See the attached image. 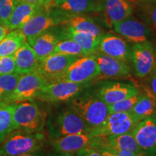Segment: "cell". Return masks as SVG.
Wrapping results in <instances>:
<instances>
[{
  "instance_id": "39",
  "label": "cell",
  "mask_w": 156,
  "mask_h": 156,
  "mask_svg": "<svg viewBox=\"0 0 156 156\" xmlns=\"http://www.w3.org/2000/svg\"><path fill=\"white\" fill-rule=\"evenodd\" d=\"M9 31L10 30H9L7 27H5V25L0 24V41H1L2 39L5 36V35L7 34Z\"/></svg>"
},
{
  "instance_id": "26",
  "label": "cell",
  "mask_w": 156,
  "mask_h": 156,
  "mask_svg": "<svg viewBox=\"0 0 156 156\" xmlns=\"http://www.w3.org/2000/svg\"><path fill=\"white\" fill-rule=\"evenodd\" d=\"M15 103L6 101L0 102V144L12 132L15 130L13 123Z\"/></svg>"
},
{
  "instance_id": "40",
  "label": "cell",
  "mask_w": 156,
  "mask_h": 156,
  "mask_svg": "<svg viewBox=\"0 0 156 156\" xmlns=\"http://www.w3.org/2000/svg\"><path fill=\"white\" fill-rule=\"evenodd\" d=\"M98 151L101 152L103 156H119L118 155V154L115 153L114 152H112L111 151H108V150L100 149V150H98Z\"/></svg>"
},
{
  "instance_id": "28",
  "label": "cell",
  "mask_w": 156,
  "mask_h": 156,
  "mask_svg": "<svg viewBox=\"0 0 156 156\" xmlns=\"http://www.w3.org/2000/svg\"><path fill=\"white\" fill-rule=\"evenodd\" d=\"M20 75L13 73L0 76V102L6 101L14 91Z\"/></svg>"
},
{
  "instance_id": "35",
  "label": "cell",
  "mask_w": 156,
  "mask_h": 156,
  "mask_svg": "<svg viewBox=\"0 0 156 156\" xmlns=\"http://www.w3.org/2000/svg\"><path fill=\"white\" fill-rule=\"evenodd\" d=\"M149 76L150 77L148 80L149 93L155 98L156 100V68Z\"/></svg>"
},
{
  "instance_id": "18",
  "label": "cell",
  "mask_w": 156,
  "mask_h": 156,
  "mask_svg": "<svg viewBox=\"0 0 156 156\" xmlns=\"http://www.w3.org/2000/svg\"><path fill=\"white\" fill-rule=\"evenodd\" d=\"M92 136L89 133L70 134L54 138L51 146L56 152L62 153H75L85 147H90Z\"/></svg>"
},
{
  "instance_id": "9",
  "label": "cell",
  "mask_w": 156,
  "mask_h": 156,
  "mask_svg": "<svg viewBox=\"0 0 156 156\" xmlns=\"http://www.w3.org/2000/svg\"><path fill=\"white\" fill-rule=\"evenodd\" d=\"M47 84L48 82L36 72L20 75L14 91L6 102L34 101L39 91Z\"/></svg>"
},
{
  "instance_id": "22",
  "label": "cell",
  "mask_w": 156,
  "mask_h": 156,
  "mask_svg": "<svg viewBox=\"0 0 156 156\" xmlns=\"http://www.w3.org/2000/svg\"><path fill=\"white\" fill-rule=\"evenodd\" d=\"M13 56L15 62V73L20 75L34 73L40 64L34 51L27 41L23 44Z\"/></svg>"
},
{
  "instance_id": "21",
  "label": "cell",
  "mask_w": 156,
  "mask_h": 156,
  "mask_svg": "<svg viewBox=\"0 0 156 156\" xmlns=\"http://www.w3.org/2000/svg\"><path fill=\"white\" fill-rule=\"evenodd\" d=\"M106 20L114 25L131 16L133 7L128 0H103L101 2Z\"/></svg>"
},
{
  "instance_id": "6",
  "label": "cell",
  "mask_w": 156,
  "mask_h": 156,
  "mask_svg": "<svg viewBox=\"0 0 156 156\" xmlns=\"http://www.w3.org/2000/svg\"><path fill=\"white\" fill-rule=\"evenodd\" d=\"M100 75L94 54L79 56L66 69L56 82L67 81L84 84Z\"/></svg>"
},
{
  "instance_id": "37",
  "label": "cell",
  "mask_w": 156,
  "mask_h": 156,
  "mask_svg": "<svg viewBox=\"0 0 156 156\" xmlns=\"http://www.w3.org/2000/svg\"><path fill=\"white\" fill-rule=\"evenodd\" d=\"M111 151L114 152L115 153L118 154L119 156H146L145 155H143V154L129 153V152H125V151Z\"/></svg>"
},
{
  "instance_id": "14",
  "label": "cell",
  "mask_w": 156,
  "mask_h": 156,
  "mask_svg": "<svg viewBox=\"0 0 156 156\" xmlns=\"http://www.w3.org/2000/svg\"><path fill=\"white\" fill-rule=\"evenodd\" d=\"M140 93L133 85L118 82H108L101 85L97 95L106 105H112Z\"/></svg>"
},
{
  "instance_id": "10",
  "label": "cell",
  "mask_w": 156,
  "mask_h": 156,
  "mask_svg": "<svg viewBox=\"0 0 156 156\" xmlns=\"http://www.w3.org/2000/svg\"><path fill=\"white\" fill-rule=\"evenodd\" d=\"M131 62L139 77L149 76L156 68V55L151 42L134 44L131 48Z\"/></svg>"
},
{
  "instance_id": "34",
  "label": "cell",
  "mask_w": 156,
  "mask_h": 156,
  "mask_svg": "<svg viewBox=\"0 0 156 156\" xmlns=\"http://www.w3.org/2000/svg\"><path fill=\"white\" fill-rule=\"evenodd\" d=\"M77 156H103L102 154L96 148L85 147L77 152Z\"/></svg>"
},
{
  "instance_id": "23",
  "label": "cell",
  "mask_w": 156,
  "mask_h": 156,
  "mask_svg": "<svg viewBox=\"0 0 156 156\" xmlns=\"http://www.w3.org/2000/svg\"><path fill=\"white\" fill-rule=\"evenodd\" d=\"M41 7H42L20 0L13 9L6 27L9 30L22 28Z\"/></svg>"
},
{
  "instance_id": "38",
  "label": "cell",
  "mask_w": 156,
  "mask_h": 156,
  "mask_svg": "<svg viewBox=\"0 0 156 156\" xmlns=\"http://www.w3.org/2000/svg\"><path fill=\"white\" fill-rule=\"evenodd\" d=\"M18 156H46L44 151H43L41 149L38 150V151L31 152V153L23 154V155H18Z\"/></svg>"
},
{
  "instance_id": "20",
  "label": "cell",
  "mask_w": 156,
  "mask_h": 156,
  "mask_svg": "<svg viewBox=\"0 0 156 156\" xmlns=\"http://www.w3.org/2000/svg\"><path fill=\"white\" fill-rule=\"evenodd\" d=\"M27 41L41 62L53 54L56 45L60 41V37L58 33L48 30Z\"/></svg>"
},
{
  "instance_id": "42",
  "label": "cell",
  "mask_w": 156,
  "mask_h": 156,
  "mask_svg": "<svg viewBox=\"0 0 156 156\" xmlns=\"http://www.w3.org/2000/svg\"><path fill=\"white\" fill-rule=\"evenodd\" d=\"M129 2H132L133 3H136L138 2V0H128Z\"/></svg>"
},
{
  "instance_id": "33",
  "label": "cell",
  "mask_w": 156,
  "mask_h": 156,
  "mask_svg": "<svg viewBox=\"0 0 156 156\" xmlns=\"http://www.w3.org/2000/svg\"><path fill=\"white\" fill-rule=\"evenodd\" d=\"M146 18L156 30V2L148 3L144 7Z\"/></svg>"
},
{
  "instance_id": "5",
  "label": "cell",
  "mask_w": 156,
  "mask_h": 156,
  "mask_svg": "<svg viewBox=\"0 0 156 156\" xmlns=\"http://www.w3.org/2000/svg\"><path fill=\"white\" fill-rule=\"evenodd\" d=\"M141 121L131 112L109 114L99 126L90 129L88 132L91 136L119 135L132 132L136 124Z\"/></svg>"
},
{
  "instance_id": "27",
  "label": "cell",
  "mask_w": 156,
  "mask_h": 156,
  "mask_svg": "<svg viewBox=\"0 0 156 156\" xmlns=\"http://www.w3.org/2000/svg\"><path fill=\"white\" fill-rule=\"evenodd\" d=\"M131 112L138 119L142 121L148 117L156 116V100L151 93L142 94Z\"/></svg>"
},
{
  "instance_id": "15",
  "label": "cell",
  "mask_w": 156,
  "mask_h": 156,
  "mask_svg": "<svg viewBox=\"0 0 156 156\" xmlns=\"http://www.w3.org/2000/svg\"><path fill=\"white\" fill-rule=\"evenodd\" d=\"M114 28L117 34L134 44L148 41L152 36V31L147 25L131 17L114 24Z\"/></svg>"
},
{
  "instance_id": "3",
  "label": "cell",
  "mask_w": 156,
  "mask_h": 156,
  "mask_svg": "<svg viewBox=\"0 0 156 156\" xmlns=\"http://www.w3.org/2000/svg\"><path fill=\"white\" fill-rule=\"evenodd\" d=\"M70 107L90 129L102 124L109 114L108 105L97 95H77L70 100Z\"/></svg>"
},
{
  "instance_id": "19",
  "label": "cell",
  "mask_w": 156,
  "mask_h": 156,
  "mask_svg": "<svg viewBox=\"0 0 156 156\" xmlns=\"http://www.w3.org/2000/svg\"><path fill=\"white\" fill-rule=\"evenodd\" d=\"M60 40L62 39H71L75 41L83 48L85 55H92L98 51L101 36L87 34V33L80 32L64 26L60 32H58Z\"/></svg>"
},
{
  "instance_id": "24",
  "label": "cell",
  "mask_w": 156,
  "mask_h": 156,
  "mask_svg": "<svg viewBox=\"0 0 156 156\" xmlns=\"http://www.w3.org/2000/svg\"><path fill=\"white\" fill-rule=\"evenodd\" d=\"M62 25L74 30L87 33L94 36H101L103 35L101 28L92 18L81 15L70 17L69 19L62 23Z\"/></svg>"
},
{
  "instance_id": "32",
  "label": "cell",
  "mask_w": 156,
  "mask_h": 156,
  "mask_svg": "<svg viewBox=\"0 0 156 156\" xmlns=\"http://www.w3.org/2000/svg\"><path fill=\"white\" fill-rule=\"evenodd\" d=\"M15 73L14 56H5L0 57V76Z\"/></svg>"
},
{
  "instance_id": "11",
  "label": "cell",
  "mask_w": 156,
  "mask_h": 156,
  "mask_svg": "<svg viewBox=\"0 0 156 156\" xmlns=\"http://www.w3.org/2000/svg\"><path fill=\"white\" fill-rule=\"evenodd\" d=\"M79 56L52 54L40 62L36 73L41 75L48 83H54L63 75L66 69Z\"/></svg>"
},
{
  "instance_id": "12",
  "label": "cell",
  "mask_w": 156,
  "mask_h": 156,
  "mask_svg": "<svg viewBox=\"0 0 156 156\" xmlns=\"http://www.w3.org/2000/svg\"><path fill=\"white\" fill-rule=\"evenodd\" d=\"M51 7L61 15L64 21L73 15L103 10L101 4L95 0H52Z\"/></svg>"
},
{
  "instance_id": "8",
  "label": "cell",
  "mask_w": 156,
  "mask_h": 156,
  "mask_svg": "<svg viewBox=\"0 0 156 156\" xmlns=\"http://www.w3.org/2000/svg\"><path fill=\"white\" fill-rule=\"evenodd\" d=\"M62 23L63 20L62 17L51 7H42L20 30L25 36L26 40H28Z\"/></svg>"
},
{
  "instance_id": "17",
  "label": "cell",
  "mask_w": 156,
  "mask_h": 156,
  "mask_svg": "<svg viewBox=\"0 0 156 156\" xmlns=\"http://www.w3.org/2000/svg\"><path fill=\"white\" fill-rule=\"evenodd\" d=\"M100 75L106 77H120L128 75L131 68L127 62L97 51L94 54Z\"/></svg>"
},
{
  "instance_id": "7",
  "label": "cell",
  "mask_w": 156,
  "mask_h": 156,
  "mask_svg": "<svg viewBox=\"0 0 156 156\" xmlns=\"http://www.w3.org/2000/svg\"><path fill=\"white\" fill-rule=\"evenodd\" d=\"M87 83L79 84L67 81L48 83L39 91L35 99L46 103H60L70 101L79 95Z\"/></svg>"
},
{
  "instance_id": "41",
  "label": "cell",
  "mask_w": 156,
  "mask_h": 156,
  "mask_svg": "<svg viewBox=\"0 0 156 156\" xmlns=\"http://www.w3.org/2000/svg\"><path fill=\"white\" fill-rule=\"evenodd\" d=\"M48 156H75L73 153H62L55 151V153L50 154Z\"/></svg>"
},
{
  "instance_id": "30",
  "label": "cell",
  "mask_w": 156,
  "mask_h": 156,
  "mask_svg": "<svg viewBox=\"0 0 156 156\" xmlns=\"http://www.w3.org/2000/svg\"><path fill=\"white\" fill-rule=\"evenodd\" d=\"M141 93H138L137 94L133 95V96L127 98L118 102L114 103V104L108 106V114L117 112H131L132 109L137 102L138 100L142 96Z\"/></svg>"
},
{
  "instance_id": "4",
  "label": "cell",
  "mask_w": 156,
  "mask_h": 156,
  "mask_svg": "<svg viewBox=\"0 0 156 156\" xmlns=\"http://www.w3.org/2000/svg\"><path fill=\"white\" fill-rule=\"evenodd\" d=\"M13 123L15 129L42 132L46 124V115L34 101L15 102Z\"/></svg>"
},
{
  "instance_id": "31",
  "label": "cell",
  "mask_w": 156,
  "mask_h": 156,
  "mask_svg": "<svg viewBox=\"0 0 156 156\" xmlns=\"http://www.w3.org/2000/svg\"><path fill=\"white\" fill-rule=\"evenodd\" d=\"M20 0H0V24L6 27L13 9Z\"/></svg>"
},
{
  "instance_id": "43",
  "label": "cell",
  "mask_w": 156,
  "mask_h": 156,
  "mask_svg": "<svg viewBox=\"0 0 156 156\" xmlns=\"http://www.w3.org/2000/svg\"><path fill=\"white\" fill-rule=\"evenodd\" d=\"M138 1H153V0H138Z\"/></svg>"
},
{
  "instance_id": "25",
  "label": "cell",
  "mask_w": 156,
  "mask_h": 156,
  "mask_svg": "<svg viewBox=\"0 0 156 156\" xmlns=\"http://www.w3.org/2000/svg\"><path fill=\"white\" fill-rule=\"evenodd\" d=\"M25 42L26 38L20 29L9 31L0 41V57L14 55Z\"/></svg>"
},
{
  "instance_id": "13",
  "label": "cell",
  "mask_w": 156,
  "mask_h": 156,
  "mask_svg": "<svg viewBox=\"0 0 156 156\" xmlns=\"http://www.w3.org/2000/svg\"><path fill=\"white\" fill-rule=\"evenodd\" d=\"M132 133L145 155L156 156V118L148 117L142 120Z\"/></svg>"
},
{
  "instance_id": "2",
  "label": "cell",
  "mask_w": 156,
  "mask_h": 156,
  "mask_svg": "<svg viewBox=\"0 0 156 156\" xmlns=\"http://www.w3.org/2000/svg\"><path fill=\"white\" fill-rule=\"evenodd\" d=\"M53 139L70 134L88 133L90 127L71 107L51 114L46 122Z\"/></svg>"
},
{
  "instance_id": "1",
  "label": "cell",
  "mask_w": 156,
  "mask_h": 156,
  "mask_svg": "<svg viewBox=\"0 0 156 156\" xmlns=\"http://www.w3.org/2000/svg\"><path fill=\"white\" fill-rule=\"evenodd\" d=\"M45 142L42 132L15 129L0 144V156H18L42 149Z\"/></svg>"
},
{
  "instance_id": "16",
  "label": "cell",
  "mask_w": 156,
  "mask_h": 156,
  "mask_svg": "<svg viewBox=\"0 0 156 156\" xmlns=\"http://www.w3.org/2000/svg\"><path fill=\"white\" fill-rule=\"evenodd\" d=\"M98 51L127 63L131 61V48L122 38L112 34L102 35Z\"/></svg>"
},
{
  "instance_id": "36",
  "label": "cell",
  "mask_w": 156,
  "mask_h": 156,
  "mask_svg": "<svg viewBox=\"0 0 156 156\" xmlns=\"http://www.w3.org/2000/svg\"><path fill=\"white\" fill-rule=\"evenodd\" d=\"M23 1L45 7H51L52 3V0H23Z\"/></svg>"
},
{
  "instance_id": "29",
  "label": "cell",
  "mask_w": 156,
  "mask_h": 156,
  "mask_svg": "<svg viewBox=\"0 0 156 156\" xmlns=\"http://www.w3.org/2000/svg\"><path fill=\"white\" fill-rule=\"evenodd\" d=\"M53 54H62L75 56H85L81 46L75 41L68 38L62 39L57 43Z\"/></svg>"
}]
</instances>
